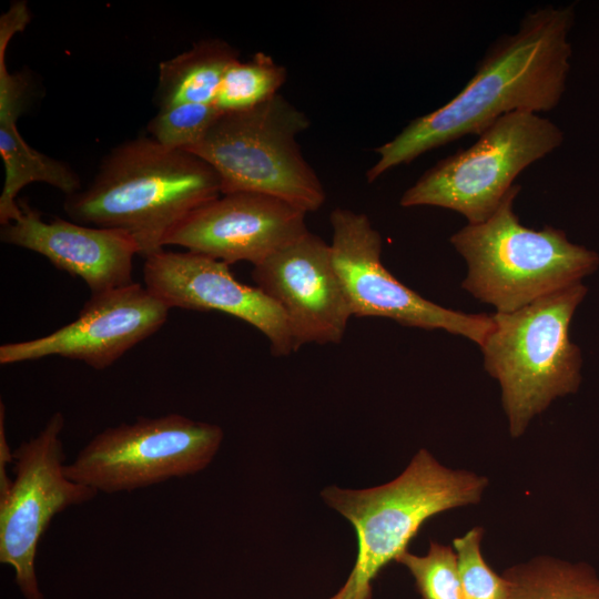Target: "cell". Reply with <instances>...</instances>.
I'll list each match as a JSON object with an SVG mask.
<instances>
[{
  "label": "cell",
  "mask_w": 599,
  "mask_h": 599,
  "mask_svg": "<svg viewBox=\"0 0 599 599\" xmlns=\"http://www.w3.org/2000/svg\"><path fill=\"white\" fill-rule=\"evenodd\" d=\"M238 54L219 39L203 40L160 63L159 110L184 103L214 104L223 77Z\"/></svg>",
  "instance_id": "obj_17"
},
{
  "label": "cell",
  "mask_w": 599,
  "mask_h": 599,
  "mask_svg": "<svg viewBox=\"0 0 599 599\" xmlns=\"http://www.w3.org/2000/svg\"><path fill=\"white\" fill-rule=\"evenodd\" d=\"M145 287L169 308L221 311L262 332L275 356L294 352L282 309L258 287L238 282L229 264L195 252L161 250L145 257Z\"/></svg>",
  "instance_id": "obj_14"
},
{
  "label": "cell",
  "mask_w": 599,
  "mask_h": 599,
  "mask_svg": "<svg viewBox=\"0 0 599 599\" xmlns=\"http://www.w3.org/2000/svg\"><path fill=\"white\" fill-rule=\"evenodd\" d=\"M332 254L353 316L386 317L404 326L444 329L480 347L493 329L487 314L446 308L398 281L382 263V237L362 213L337 207L329 215Z\"/></svg>",
  "instance_id": "obj_10"
},
{
  "label": "cell",
  "mask_w": 599,
  "mask_h": 599,
  "mask_svg": "<svg viewBox=\"0 0 599 599\" xmlns=\"http://www.w3.org/2000/svg\"><path fill=\"white\" fill-rule=\"evenodd\" d=\"M223 437L220 426L181 414L140 417L97 434L64 471L98 493L131 491L203 470Z\"/></svg>",
  "instance_id": "obj_8"
},
{
  "label": "cell",
  "mask_w": 599,
  "mask_h": 599,
  "mask_svg": "<svg viewBox=\"0 0 599 599\" xmlns=\"http://www.w3.org/2000/svg\"><path fill=\"white\" fill-rule=\"evenodd\" d=\"M395 561L409 571L422 599H463L453 546L430 540L426 555L406 550Z\"/></svg>",
  "instance_id": "obj_20"
},
{
  "label": "cell",
  "mask_w": 599,
  "mask_h": 599,
  "mask_svg": "<svg viewBox=\"0 0 599 599\" xmlns=\"http://www.w3.org/2000/svg\"><path fill=\"white\" fill-rule=\"evenodd\" d=\"M170 308L140 283L92 294L78 317L55 332L0 346V364L60 356L105 369L154 334Z\"/></svg>",
  "instance_id": "obj_11"
},
{
  "label": "cell",
  "mask_w": 599,
  "mask_h": 599,
  "mask_svg": "<svg viewBox=\"0 0 599 599\" xmlns=\"http://www.w3.org/2000/svg\"><path fill=\"white\" fill-rule=\"evenodd\" d=\"M221 194L220 179L203 159L138 136L113 148L92 182L67 195L63 209L75 223L128 233L148 257L163 250L190 213Z\"/></svg>",
  "instance_id": "obj_2"
},
{
  "label": "cell",
  "mask_w": 599,
  "mask_h": 599,
  "mask_svg": "<svg viewBox=\"0 0 599 599\" xmlns=\"http://www.w3.org/2000/svg\"><path fill=\"white\" fill-rule=\"evenodd\" d=\"M329 599H372V591L359 589L352 575H349L338 592Z\"/></svg>",
  "instance_id": "obj_24"
},
{
  "label": "cell",
  "mask_w": 599,
  "mask_h": 599,
  "mask_svg": "<svg viewBox=\"0 0 599 599\" xmlns=\"http://www.w3.org/2000/svg\"><path fill=\"white\" fill-rule=\"evenodd\" d=\"M256 287L282 309L297 351L337 344L353 316L331 245L309 231L254 265Z\"/></svg>",
  "instance_id": "obj_12"
},
{
  "label": "cell",
  "mask_w": 599,
  "mask_h": 599,
  "mask_svg": "<svg viewBox=\"0 0 599 599\" xmlns=\"http://www.w3.org/2000/svg\"><path fill=\"white\" fill-rule=\"evenodd\" d=\"M507 599H599V575L585 561L538 555L507 567Z\"/></svg>",
  "instance_id": "obj_18"
},
{
  "label": "cell",
  "mask_w": 599,
  "mask_h": 599,
  "mask_svg": "<svg viewBox=\"0 0 599 599\" xmlns=\"http://www.w3.org/2000/svg\"><path fill=\"white\" fill-rule=\"evenodd\" d=\"M286 78V69L264 52L245 62L237 59L226 70L214 105L222 113L252 109L278 94Z\"/></svg>",
  "instance_id": "obj_19"
},
{
  "label": "cell",
  "mask_w": 599,
  "mask_h": 599,
  "mask_svg": "<svg viewBox=\"0 0 599 599\" xmlns=\"http://www.w3.org/2000/svg\"><path fill=\"white\" fill-rule=\"evenodd\" d=\"M489 479L465 468L441 464L420 448L393 480L363 489L329 486L325 504L345 517L357 536V557L351 572L356 586L372 591V581L395 561L432 517L478 505Z\"/></svg>",
  "instance_id": "obj_5"
},
{
  "label": "cell",
  "mask_w": 599,
  "mask_h": 599,
  "mask_svg": "<svg viewBox=\"0 0 599 599\" xmlns=\"http://www.w3.org/2000/svg\"><path fill=\"white\" fill-rule=\"evenodd\" d=\"M308 126V118L278 93L252 109L222 113L189 152L214 169L222 194H266L314 212L326 194L296 141Z\"/></svg>",
  "instance_id": "obj_6"
},
{
  "label": "cell",
  "mask_w": 599,
  "mask_h": 599,
  "mask_svg": "<svg viewBox=\"0 0 599 599\" xmlns=\"http://www.w3.org/2000/svg\"><path fill=\"white\" fill-rule=\"evenodd\" d=\"M20 216L1 225L3 243L47 257L57 268L81 277L92 294L133 283L134 240L115 229L83 225L54 217L45 222L27 202L19 201Z\"/></svg>",
  "instance_id": "obj_15"
},
{
  "label": "cell",
  "mask_w": 599,
  "mask_h": 599,
  "mask_svg": "<svg viewBox=\"0 0 599 599\" xmlns=\"http://www.w3.org/2000/svg\"><path fill=\"white\" fill-rule=\"evenodd\" d=\"M221 114L214 104H179L159 110L150 120L148 132L165 148L189 151Z\"/></svg>",
  "instance_id": "obj_22"
},
{
  "label": "cell",
  "mask_w": 599,
  "mask_h": 599,
  "mask_svg": "<svg viewBox=\"0 0 599 599\" xmlns=\"http://www.w3.org/2000/svg\"><path fill=\"white\" fill-rule=\"evenodd\" d=\"M306 212L271 195L221 194L190 213L165 238L226 264L256 265L305 235Z\"/></svg>",
  "instance_id": "obj_13"
},
{
  "label": "cell",
  "mask_w": 599,
  "mask_h": 599,
  "mask_svg": "<svg viewBox=\"0 0 599 599\" xmlns=\"http://www.w3.org/2000/svg\"><path fill=\"white\" fill-rule=\"evenodd\" d=\"M564 133L538 113L514 112L496 120L469 148L427 170L400 197L404 207L438 206L487 221L529 165L558 149Z\"/></svg>",
  "instance_id": "obj_7"
},
{
  "label": "cell",
  "mask_w": 599,
  "mask_h": 599,
  "mask_svg": "<svg viewBox=\"0 0 599 599\" xmlns=\"http://www.w3.org/2000/svg\"><path fill=\"white\" fill-rule=\"evenodd\" d=\"M63 427L64 417L57 412L34 437L20 443L13 451L16 476L0 496V561L14 570L26 599H43L34 562L52 518L98 495L65 475Z\"/></svg>",
  "instance_id": "obj_9"
},
{
  "label": "cell",
  "mask_w": 599,
  "mask_h": 599,
  "mask_svg": "<svg viewBox=\"0 0 599 599\" xmlns=\"http://www.w3.org/2000/svg\"><path fill=\"white\" fill-rule=\"evenodd\" d=\"M519 190L515 184L487 221L468 223L450 236L467 264L461 287L498 313L580 283L599 265L596 252L570 242L562 230L522 225L514 211Z\"/></svg>",
  "instance_id": "obj_4"
},
{
  "label": "cell",
  "mask_w": 599,
  "mask_h": 599,
  "mask_svg": "<svg viewBox=\"0 0 599 599\" xmlns=\"http://www.w3.org/2000/svg\"><path fill=\"white\" fill-rule=\"evenodd\" d=\"M573 18V6L527 13L514 34L489 47L471 79L450 101L412 120L375 149L378 160L367 171V181L465 135H478L504 115L555 109L570 71Z\"/></svg>",
  "instance_id": "obj_1"
},
{
  "label": "cell",
  "mask_w": 599,
  "mask_h": 599,
  "mask_svg": "<svg viewBox=\"0 0 599 599\" xmlns=\"http://www.w3.org/2000/svg\"><path fill=\"white\" fill-rule=\"evenodd\" d=\"M6 408L0 404V496H3L10 488L12 479L8 476L9 464L14 463L13 451L10 449L6 434Z\"/></svg>",
  "instance_id": "obj_23"
},
{
  "label": "cell",
  "mask_w": 599,
  "mask_h": 599,
  "mask_svg": "<svg viewBox=\"0 0 599 599\" xmlns=\"http://www.w3.org/2000/svg\"><path fill=\"white\" fill-rule=\"evenodd\" d=\"M17 32L13 24L0 26V155L4 165V184L0 196L1 225L20 216L17 196L30 183L43 182L67 195L81 190L79 175L68 164L33 149L18 130V119L31 99L32 83L28 75L11 73L7 68V48Z\"/></svg>",
  "instance_id": "obj_16"
},
{
  "label": "cell",
  "mask_w": 599,
  "mask_h": 599,
  "mask_svg": "<svg viewBox=\"0 0 599 599\" xmlns=\"http://www.w3.org/2000/svg\"><path fill=\"white\" fill-rule=\"evenodd\" d=\"M485 529L475 526L455 537L451 546L457 555V567L463 599H507L508 583L485 560L481 544Z\"/></svg>",
  "instance_id": "obj_21"
},
{
  "label": "cell",
  "mask_w": 599,
  "mask_h": 599,
  "mask_svg": "<svg viewBox=\"0 0 599 599\" xmlns=\"http://www.w3.org/2000/svg\"><path fill=\"white\" fill-rule=\"evenodd\" d=\"M586 293L580 282L517 311L490 314L494 326L480 349L486 372L500 386L512 438L555 399L578 390L582 358L569 327Z\"/></svg>",
  "instance_id": "obj_3"
}]
</instances>
